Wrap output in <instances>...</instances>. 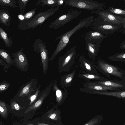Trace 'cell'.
Masks as SVG:
<instances>
[{"label": "cell", "instance_id": "7", "mask_svg": "<svg viewBox=\"0 0 125 125\" xmlns=\"http://www.w3.org/2000/svg\"><path fill=\"white\" fill-rule=\"evenodd\" d=\"M81 13V11L71 9L53 21L49 25V28H53L54 30L57 29L75 18Z\"/></svg>", "mask_w": 125, "mask_h": 125}, {"label": "cell", "instance_id": "29", "mask_svg": "<svg viewBox=\"0 0 125 125\" xmlns=\"http://www.w3.org/2000/svg\"><path fill=\"white\" fill-rule=\"evenodd\" d=\"M19 4V7L20 11V14H24L26 5L29 0H17Z\"/></svg>", "mask_w": 125, "mask_h": 125}, {"label": "cell", "instance_id": "23", "mask_svg": "<svg viewBox=\"0 0 125 125\" xmlns=\"http://www.w3.org/2000/svg\"><path fill=\"white\" fill-rule=\"evenodd\" d=\"M0 38L3 40L6 47L9 48L12 46L13 42L11 37H9L7 33L1 27H0Z\"/></svg>", "mask_w": 125, "mask_h": 125}, {"label": "cell", "instance_id": "14", "mask_svg": "<svg viewBox=\"0 0 125 125\" xmlns=\"http://www.w3.org/2000/svg\"><path fill=\"white\" fill-rule=\"evenodd\" d=\"M99 84L120 89L121 90H125V81L114 80H110L106 79L103 81H96Z\"/></svg>", "mask_w": 125, "mask_h": 125}, {"label": "cell", "instance_id": "24", "mask_svg": "<svg viewBox=\"0 0 125 125\" xmlns=\"http://www.w3.org/2000/svg\"><path fill=\"white\" fill-rule=\"evenodd\" d=\"M48 92L44 94L34 104L31 105L27 108L24 113H27L30 111L38 107L42 103L44 100L48 95Z\"/></svg>", "mask_w": 125, "mask_h": 125}, {"label": "cell", "instance_id": "32", "mask_svg": "<svg viewBox=\"0 0 125 125\" xmlns=\"http://www.w3.org/2000/svg\"><path fill=\"white\" fill-rule=\"evenodd\" d=\"M10 84V83H7L6 81L1 83L0 85V93L8 89Z\"/></svg>", "mask_w": 125, "mask_h": 125}, {"label": "cell", "instance_id": "39", "mask_svg": "<svg viewBox=\"0 0 125 125\" xmlns=\"http://www.w3.org/2000/svg\"><path fill=\"white\" fill-rule=\"evenodd\" d=\"M0 65L3 66L6 65V63L4 61H3L1 58L0 59Z\"/></svg>", "mask_w": 125, "mask_h": 125}, {"label": "cell", "instance_id": "8", "mask_svg": "<svg viewBox=\"0 0 125 125\" xmlns=\"http://www.w3.org/2000/svg\"><path fill=\"white\" fill-rule=\"evenodd\" d=\"M33 46L35 52L37 51L38 53L40 52L43 71L45 74L48 69L49 62L48 51L46 48V43L43 42L41 39H37L35 41Z\"/></svg>", "mask_w": 125, "mask_h": 125}, {"label": "cell", "instance_id": "40", "mask_svg": "<svg viewBox=\"0 0 125 125\" xmlns=\"http://www.w3.org/2000/svg\"><path fill=\"white\" fill-rule=\"evenodd\" d=\"M38 125H50L47 124L42 123H37Z\"/></svg>", "mask_w": 125, "mask_h": 125}, {"label": "cell", "instance_id": "10", "mask_svg": "<svg viewBox=\"0 0 125 125\" xmlns=\"http://www.w3.org/2000/svg\"><path fill=\"white\" fill-rule=\"evenodd\" d=\"M92 13H96L105 21L111 23L120 25L122 24L124 17L117 15L104 10L92 11Z\"/></svg>", "mask_w": 125, "mask_h": 125}, {"label": "cell", "instance_id": "36", "mask_svg": "<svg viewBox=\"0 0 125 125\" xmlns=\"http://www.w3.org/2000/svg\"><path fill=\"white\" fill-rule=\"evenodd\" d=\"M123 33L125 34V17L124 18L123 21Z\"/></svg>", "mask_w": 125, "mask_h": 125}, {"label": "cell", "instance_id": "18", "mask_svg": "<svg viewBox=\"0 0 125 125\" xmlns=\"http://www.w3.org/2000/svg\"><path fill=\"white\" fill-rule=\"evenodd\" d=\"M75 72L74 70L70 73L63 75L62 76L60 83L62 86L67 88L71 86Z\"/></svg>", "mask_w": 125, "mask_h": 125}, {"label": "cell", "instance_id": "16", "mask_svg": "<svg viewBox=\"0 0 125 125\" xmlns=\"http://www.w3.org/2000/svg\"><path fill=\"white\" fill-rule=\"evenodd\" d=\"M57 82L54 80V83L53 84L52 89L54 91L56 95V100L58 103H61L67 96V91L65 88L62 86V89H60L57 84Z\"/></svg>", "mask_w": 125, "mask_h": 125}, {"label": "cell", "instance_id": "22", "mask_svg": "<svg viewBox=\"0 0 125 125\" xmlns=\"http://www.w3.org/2000/svg\"><path fill=\"white\" fill-rule=\"evenodd\" d=\"M61 0H38L36 4H40L43 7L45 6L52 7H56L62 4Z\"/></svg>", "mask_w": 125, "mask_h": 125}, {"label": "cell", "instance_id": "28", "mask_svg": "<svg viewBox=\"0 0 125 125\" xmlns=\"http://www.w3.org/2000/svg\"><path fill=\"white\" fill-rule=\"evenodd\" d=\"M7 109L5 102L2 101L0 102V114L2 117L7 118Z\"/></svg>", "mask_w": 125, "mask_h": 125}, {"label": "cell", "instance_id": "20", "mask_svg": "<svg viewBox=\"0 0 125 125\" xmlns=\"http://www.w3.org/2000/svg\"><path fill=\"white\" fill-rule=\"evenodd\" d=\"M79 78L89 81L94 80H97V81H103L106 79V78L101 76L99 74H88L84 71L82 72V73H81L79 74Z\"/></svg>", "mask_w": 125, "mask_h": 125}, {"label": "cell", "instance_id": "34", "mask_svg": "<svg viewBox=\"0 0 125 125\" xmlns=\"http://www.w3.org/2000/svg\"><path fill=\"white\" fill-rule=\"evenodd\" d=\"M11 108L12 110H19L20 109V107L15 101H12L11 104Z\"/></svg>", "mask_w": 125, "mask_h": 125}, {"label": "cell", "instance_id": "42", "mask_svg": "<svg viewBox=\"0 0 125 125\" xmlns=\"http://www.w3.org/2000/svg\"><path fill=\"white\" fill-rule=\"evenodd\" d=\"M27 125H34L31 124H27Z\"/></svg>", "mask_w": 125, "mask_h": 125}, {"label": "cell", "instance_id": "38", "mask_svg": "<svg viewBox=\"0 0 125 125\" xmlns=\"http://www.w3.org/2000/svg\"><path fill=\"white\" fill-rule=\"evenodd\" d=\"M56 116V115L55 113H53L50 116V118L54 120Z\"/></svg>", "mask_w": 125, "mask_h": 125}, {"label": "cell", "instance_id": "31", "mask_svg": "<svg viewBox=\"0 0 125 125\" xmlns=\"http://www.w3.org/2000/svg\"><path fill=\"white\" fill-rule=\"evenodd\" d=\"M32 83H30L26 85L22 89L19 95L21 97L24 94H27L29 92Z\"/></svg>", "mask_w": 125, "mask_h": 125}, {"label": "cell", "instance_id": "26", "mask_svg": "<svg viewBox=\"0 0 125 125\" xmlns=\"http://www.w3.org/2000/svg\"><path fill=\"white\" fill-rule=\"evenodd\" d=\"M104 10L115 15H119L120 16H123L125 17V9H122L120 8L109 7L108 9Z\"/></svg>", "mask_w": 125, "mask_h": 125}, {"label": "cell", "instance_id": "11", "mask_svg": "<svg viewBox=\"0 0 125 125\" xmlns=\"http://www.w3.org/2000/svg\"><path fill=\"white\" fill-rule=\"evenodd\" d=\"M83 92L87 93L115 97L119 98L125 99V90L119 91H100L85 88L82 89Z\"/></svg>", "mask_w": 125, "mask_h": 125}, {"label": "cell", "instance_id": "43", "mask_svg": "<svg viewBox=\"0 0 125 125\" xmlns=\"http://www.w3.org/2000/svg\"><path fill=\"white\" fill-rule=\"evenodd\" d=\"M123 1H125V0H123Z\"/></svg>", "mask_w": 125, "mask_h": 125}, {"label": "cell", "instance_id": "3", "mask_svg": "<svg viewBox=\"0 0 125 125\" xmlns=\"http://www.w3.org/2000/svg\"><path fill=\"white\" fill-rule=\"evenodd\" d=\"M92 62L96 69L109 78L114 76L125 81V77L118 67L99 58L96 62L92 60Z\"/></svg>", "mask_w": 125, "mask_h": 125}, {"label": "cell", "instance_id": "15", "mask_svg": "<svg viewBox=\"0 0 125 125\" xmlns=\"http://www.w3.org/2000/svg\"><path fill=\"white\" fill-rule=\"evenodd\" d=\"M83 87L91 90L100 91H119L121 90L107 86L97 83L96 82L89 81L85 83Z\"/></svg>", "mask_w": 125, "mask_h": 125}, {"label": "cell", "instance_id": "27", "mask_svg": "<svg viewBox=\"0 0 125 125\" xmlns=\"http://www.w3.org/2000/svg\"><path fill=\"white\" fill-rule=\"evenodd\" d=\"M17 0H0V5L1 6H9L13 8H16Z\"/></svg>", "mask_w": 125, "mask_h": 125}, {"label": "cell", "instance_id": "33", "mask_svg": "<svg viewBox=\"0 0 125 125\" xmlns=\"http://www.w3.org/2000/svg\"><path fill=\"white\" fill-rule=\"evenodd\" d=\"M39 90L38 89L35 94L31 96L30 98V105H31L37 99L39 93Z\"/></svg>", "mask_w": 125, "mask_h": 125}, {"label": "cell", "instance_id": "5", "mask_svg": "<svg viewBox=\"0 0 125 125\" xmlns=\"http://www.w3.org/2000/svg\"><path fill=\"white\" fill-rule=\"evenodd\" d=\"M65 5L72 7L94 11L103 10L104 4L98 1L92 0H63Z\"/></svg>", "mask_w": 125, "mask_h": 125}, {"label": "cell", "instance_id": "9", "mask_svg": "<svg viewBox=\"0 0 125 125\" xmlns=\"http://www.w3.org/2000/svg\"><path fill=\"white\" fill-rule=\"evenodd\" d=\"M24 49L21 47L18 52L14 53L12 57L14 64L21 71L26 72L28 69L29 63L27 58L23 52Z\"/></svg>", "mask_w": 125, "mask_h": 125}, {"label": "cell", "instance_id": "13", "mask_svg": "<svg viewBox=\"0 0 125 125\" xmlns=\"http://www.w3.org/2000/svg\"><path fill=\"white\" fill-rule=\"evenodd\" d=\"M79 66L84 70V71L88 73L99 74L92 62L83 56H81L80 57Z\"/></svg>", "mask_w": 125, "mask_h": 125}, {"label": "cell", "instance_id": "6", "mask_svg": "<svg viewBox=\"0 0 125 125\" xmlns=\"http://www.w3.org/2000/svg\"><path fill=\"white\" fill-rule=\"evenodd\" d=\"M76 55V47L74 46L59 57L58 67L60 72H68L73 65Z\"/></svg>", "mask_w": 125, "mask_h": 125}, {"label": "cell", "instance_id": "30", "mask_svg": "<svg viewBox=\"0 0 125 125\" xmlns=\"http://www.w3.org/2000/svg\"><path fill=\"white\" fill-rule=\"evenodd\" d=\"M36 9V8H34L23 14V19L22 20H21L25 21L31 18L35 15Z\"/></svg>", "mask_w": 125, "mask_h": 125}, {"label": "cell", "instance_id": "21", "mask_svg": "<svg viewBox=\"0 0 125 125\" xmlns=\"http://www.w3.org/2000/svg\"><path fill=\"white\" fill-rule=\"evenodd\" d=\"M0 57L6 63V66L5 67L14 65L13 60L12 59L10 55L5 50L0 49Z\"/></svg>", "mask_w": 125, "mask_h": 125}, {"label": "cell", "instance_id": "2", "mask_svg": "<svg viewBox=\"0 0 125 125\" xmlns=\"http://www.w3.org/2000/svg\"><path fill=\"white\" fill-rule=\"evenodd\" d=\"M59 8V6H58L45 11L38 12L30 19L25 21L20 20L18 28L21 30H25L33 29L38 26H41L49 18L52 16Z\"/></svg>", "mask_w": 125, "mask_h": 125}, {"label": "cell", "instance_id": "35", "mask_svg": "<svg viewBox=\"0 0 125 125\" xmlns=\"http://www.w3.org/2000/svg\"><path fill=\"white\" fill-rule=\"evenodd\" d=\"M98 121V120L97 119H94L87 123L84 125H94Z\"/></svg>", "mask_w": 125, "mask_h": 125}, {"label": "cell", "instance_id": "41", "mask_svg": "<svg viewBox=\"0 0 125 125\" xmlns=\"http://www.w3.org/2000/svg\"><path fill=\"white\" fill-rule=\"evenodd\" d=\"M121 71L125 77V71L121 69Z\"/></svg>", "mask_w": 125, "mask_h": 125}, {"label": "cell", "instance_id": "4", "mask_svg": "<svg viewBox=\"0 0 125 125\" xmlns=\"http://www.w3.org/2000/svg\"><path fill=\"white\" fill-rule=\"evenodd\" d=\"M91 25L95 31L105 35L113 33L123 27V24L118 25L110 23L99 16L94 19Z\"/></svg>", "mask_w": 125, "mask_h": 125}, {"label": "cell", "instance_id": "25", "mask_svg": "<svg viewBox=\"0 0 125 125\" xmlns=\"http://www.w3.org/2000/svg\"><path fill=\"white\" fill-rule=\"evenodd\" d=\"M108 58L114 62H125V52L116 53L108 57Z\"/></svg>", "mask_w": 125, "mask_h": 125}, {"label": "cell", "instance_id": "37", "mask_svg": "<svg viewBox=\"0 0 125 125\" xmlns=\"http://www.w3.org/2000/svg\"><path fill=\"white\" fill-rule=\"evenodd\" d=\"M120 47L121 49L125 50V41L121 43Z\"/></svg>", "mask_w": 125, "mask_h": 125}, {"label": "cell", "instance_id": "17", "mask_svg": "<svg viewBox=\"0 0 125 125\" xmlns=\"http://www.w3.org/2000/svg\"><path fill=\"white\" fill-rule=\"evenodd\" d=\"M101 46L100 44L86 43V48L88 56L92 60H94L96 58Z\"/></svg>", "mask_w": 125, "mask_h": 125}, {"label": "cell", "instance_id": "19", "mask_svg": "<svg viewBox=\"0 0 125 125\" xmlns=\"http://www.w3.org/2000/svg\"><path fill=\"white\" fill-rule=\"evenodd\" d=\"M10 15L8 10L4 9L0 10V23L4 25L9 26L10 21H12Z\"/></svg>", "mask_w": 125, "mask_h": 125}, {"label": "cell", "instance_id": "1", "mask_svg": "<svg viewBox=\"0 0 125 125\" xmlns=\"http://www.w3.org/2000/svg\"><path fill=\"white\" fill-rule=\"evenodd\" d=\"M94 17L93 15L86 17L81 20L70 31L57 37L56 40H60L56 48L50 58V61H52L57 55L64 49L69 42L70 38L77 31L85 27L87 28L93 22Z\"/></svg>", "mask_w": 125, "mask_h": 125}, {"label": "cell", "instance_id": "12", "mask_svg": "<svg viewBox=\"0 0 125 125\" xmlns=\"http://www.w3.org/2000/svg\"><path fill=\"white\" fill-rule=\"evenodd\" d=\"M107 37L95 31H89L86 33L84 37L86 43L100 44L102 41Z\"/></svg>", "mask_w": 125, "mask_h": 125}]
</instances>
